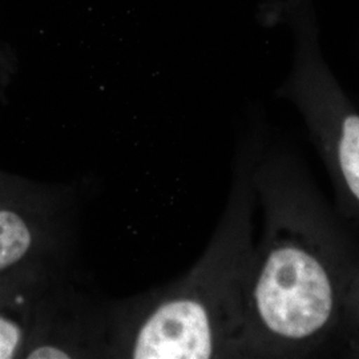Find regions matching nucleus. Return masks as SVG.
<instances>
[{
	"instance_id": "1",
	"label": "nucleus",
	"mask_w": 359,
	"mask_h": 359,
	"mask_svg": "<svg viewBox=\"0 0 359 359\" xmlns=\"http://www.w3.org/2000/svg\"><path fill=\"white\" fill-rule=\"evenodd\" d=\"M264 233L245 286L244 358H309L341 346L359 246L306 167L259 151L253 169Z\"/></svg>"
},
{
	"instance_id": "2",
	"label": "nucleus",
	"mask_w": 359,
	"mask_h": 359,
	"mask_svg": "<svg viewBox=\"0 0 359 359\" xmlns=\"http://www.w3.org/2000/svg\"><path fill=\"white\" fill-rule=\"evenodd\" d=\"M259 148L238 154L229 201L205 253L165 290L115 320L107 351L133 359L244 358L245 286L253 253Z\"/></svg>"
},
{
	"instance_id": "3",
	"label": "nucleus",
	"mask_w": 359,
	"mask_h": 359,
	"mask_svg": "<svg viewBox=\"0 0 359 359\" xmlns=\"http://www.w3.org/2000/svg\"><path fill=\"white\" fill-rule=\"evenodd\" d=\"M46 261L0 277V359L31 358L60 310Z\"/></svg>"
},
{
	"instance_id": "4",
	"label": "nucleus",
	"mask_w": 359,
	"mask_h": 359,
	"mask_svg": "<svg viewBox=\"0 0 359 359\" xmlns=\"http://www.w3.org/2000/svg\"><path fill=\"white\" fill-rule=\"evenodd\" d=\"M47 198L0 175V277L46 261L57 244V224Z\"/></svg>"
},
{
	"instance_id": "5",
	"label": "nucleus",
	"mask_w": 359,
	"mask_h": 359,
	"mask_svg": "<svg viewBox=\"0 0 359 359\" xmlns=\"http://www.w3.org/2000/svg\"><path fill=\"white\" fill-rule=\"evenodd\" d=\"M359 334V276L353 285L350 294L347 297L345 317H344V332H342V341L338 351L345 344L348 337Z\"/></svg>"
},
{
	"instance_id": "6",
	"label": "nucleus",
	"mask_w": 359,
	"mask_h": 359,
	"mask_svg": "<svg viewBox=\"0 0 359 359\" xmlns=\"http://www.w3.org/2000/svg\"><path fill=\"white\" fill-rule=\"evenodd\" d=\"M339 353L345 354L350 358H359V334H354L348 337L345 344L341 347Z\"/></svg>"
},
{
	"instance_id": "7",
	"label": "nucleus",
	"mask_w": 359,
	"mask_h": 359,
	"mask_svg": "<svg viewBox=\"0 0 359 359\" xmlns=\"http://www.w3.org/2000/svg\"><path fill=\"white\" fill-rule=\"evenodd\" d=\"M0 56H1V52H0Z\"/></svg>"
}]
</instances>
